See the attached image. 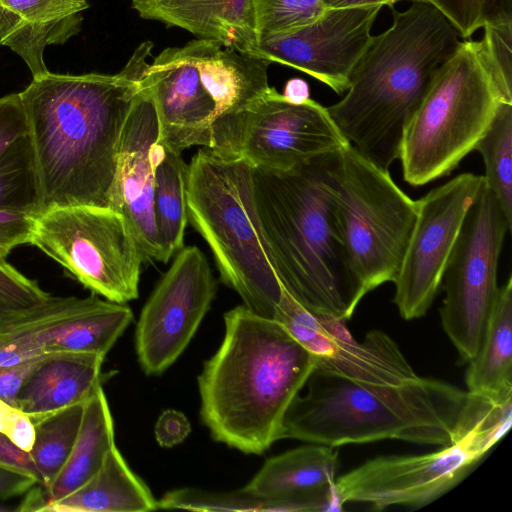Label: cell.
Segmentation results:
<instances>
[{"label":"cell","instance_id":"7a4b0ae2","mask_svg":"<svg viewBox=\"0 0 512 512\" xmlns=\"http://www.w3.org/2000/svg\"><path fill=\"white\" fill-rule=\"evenodd\" d=\"M224 324L223 341L198 377L201 420L216 441L262 454L280 440L315 359L281 323L244 305L227 311Z\"/></svg>","mask_w":512,"mask_h":512},{"label":"cell","instance_id":"30bf717a","mask_svg":"<svg viewBox=\"0 0 512 512\" xmlns=\"http://www.w3.org/2000/svg\"><path fill=\"white\" fill-rule=\"evenodd\" d=\"M511 227L484 183L467 211L441 282V324L464 363L477 354L496 300L499 257Z\"/></svg>","mask_w":512,"mask_h":512},{"label":"cell","instance_id":"7dc6e473","mask_svg":"<svg viewBox=\"0 0 512 512\" xmlns=\"http://www.w3.org/2000/svg\"><path fill=\"white\" fill-rule=\"evenodd\" d=\"M7 510H9V508L1 507V506H0V511H7Z\"/></svg>","mask_w":512,"mask_h":512},{"label":"cell","instance_id":"83f0119b","mask_svg":"<svg viewBox=\"0 0 512 512\" xmlns=\"http://www.w3.org/2000/svg\"><path fill=\"white\" fill-rule=\"evenodd\" d=\"M153 208L156 229L162 249L163 262L183 248L187 215L188 164L176 153L154 146ZM153 154V153H152Z\"/></svg>","mask_w":512,"mask_h":512},{"label":"cell","instance_id":"b9f144b4","mask_svg":"<svg viewBox=\"0 0 512 512\" xmlns=\"http://www.w3.org/2000/svg\"><path fill=\"white\" fill-rule=\"evenodd\" d=\"M0 466L19 470L35 477L42 486L41 476L29 452L17 446L8 436L0 432Z\"/></svg>","mask_w":512,"mask_h":512},{"label":"cell","instance_id":"ac0fdd59","mask_svg":"<svg viewBox=\"0 0 512 512\" xmlns=\"http://www.w3.org/2000/svg\"><path fill=\"white\" fill-rule=\"evenodd\" d=\"M182 48L215 103L209 149L240 157L247 113L271 89L267 74L270 61L209 39L199 38Z\"/></svg>","mask_w":512,"mask_h":512},{"label":"cell","instance_id":"277c9868","mask_svg":"<svg viewBox=\"0 0 512 512\" xmlns=\"http://www.w3.org/2000/svg\"><path fill=\"white\" fill-rule=\"evenodd\" d=\"M336 153L287 171L252 166V177L264 239L283 289L309 311L347 321L365 295L336 220L331 173Z\"/></svg>","mask_w":512,"mask_h":512},{"label":"cell","instance_id":"f546056e","mask_svg":"<svg viewBox=\"0 0 512 512\" xmlns=\"http://www.w3.org/2000/svg\"><path fill=\"white\" fill-rule=\"evenodd\" d=\"M477 150L485 166V183L512 224V104L500 102Z\"/></svg>","mask_w":512,"mask_h":512},{"label":"cell","instance_id":"4316f807","mask_svg":"<svg viewBox=\"0 0 512 512\" xmlns=\"http://www.w3.org/2000/svg\"><path fill=\"white\" fill-rule=\"evenodd\" d=\"M467 392L492 400L512 398V277L498 289L475 357L465 374Z\"/></svg>","mask_w":512,"mask_h":512},{"label":"cell","instance_id":"1f68e13d","mask_svg":"<svg viewBox=\"0 0 512 512\" xmlns=\"http://www.w3.org/2000/svg\"><path fill=\"white\" fill-rule=\"evenodd\" d=\"M258 43L287 34L318 20L326 11L322 0H252Z\"/></svg>","mask_w":512,"mask_h":512},{"label":"cell","instance_id":"4dcf8cb0","mask_svg":"<svg viewBox=\"0 0 512 512\" xmlns=\"http://www.w3.org/2000/svg\"><path fill=\"white\" fill-rule=\"evenodd\" d=\"M38 186L28 136L12 142L0 154V210L37 215Z\"/></svg>","mask_w":512,"mask_h":512},{"label":"cell","instance_id":"2e32d148","mask_svg":"<svg viewBox=\"0 0 512 512\" xmlns=\"http://www.w3.org/2000/svg\"><path fill=\"white\" fill-rule=\"evenodd\" d=\"M348 145L326 107L311 98L291 102L271 87L247 113L239 156L253 167L287 171Z\"/></svg>","mask_w":512,"mask_h":512},{"label":"cell","instance_id":"cb8c5ba5","mask_svg":"<svg viewBox=\"0 0 512 512\" xmlns=\"http://www.w3.org/2000/svg\"><path fill=\"white\" fill-rule=\"evenodd\" d=\"M105 355L92 352L50 353L17 396V408L32 423L61 409L85 403L101 386Z\"/></svg>","mask_w":512,"mask_h":512},{"label":"cell","instance_id":"8fae6325","mask_svg":"<svg viewBox=\"0 0 512 512\" xmlns=\"http://www.w3.org/2000/svg\"><path fill=\"white\" fill-rule=\"evenodd\" d=\"M132 320L126 303L50 295L0 320V367L56 352L106 356Z\"/></svg>","mask_w":512,"mask_h":512},{"label":"cell","instance_id":"74e56055","mask_svg":"<svg viewBox=\"0 0 512 512\" xmlns=\"http://www.w3.org/2000/svg\"><path fill=\"white\" fill-rule=\"evenodd\" d=\"M27 135V120L20 93L0 97V154Z\"/></svg>","mask_w":512,"mask_h":512},{"label":"cell","instance_id":"5bb4252c","mask_svg":"<svg viewBox=\"0 0 512 512\" xmlns=\"http://www.w3.org/2000/svg\"><path fill=\"white\" fill-rule=\"evenodd\" d=\"M441 447L422 455L380 456L352 469L336 479L339 506H425L459 484L486 455L466 437Z\"/></svg>","mask_w":512,"mask_h":512},{"label":"cell","instance_id":"44dd1931","mask_svg":"<svg viewBox=\"0 0 512 512\" xmlns=\"http://www.w3.org/2000/svg\"><path fill=\"white\" fill-rule=\"evenodd\" d=\"M337 468L338 451L313 443L267 459L243 488L263 501L262 512L338 510Z\"/></svg>","mask_w":512,"mask_h":512},{"label":"cell","instance_id":"ab89813d","mask_svg":"<svg viewBox=\"0 0 512 512\" xmlns=\"http://www.w3.org/2000/svg\"><path fill=\"white\" fill-rule=\"evenodd\" d=\"M0 432L17 446L29 452L35 436L34 425L27 414L0 398Z\"/></svg>","mask_w":512,"mask_h":512},{"label":"cell","instance_id":"6da1fadb","mask_svg":"<svg viewBox=\"0 0 512 512\" xmlns=\"http://www.w3.org/2000/svg\"><path fill=\"white\" fill-rule=\"evenodd\" d=\"M141 43L113 75L33 77L20 93L38 186L37 215L63 206L115 210L119 146L150 63Z\"/></svg>","mask_w":512,"mask_h":512},{"label":"cell","instance_id":"ba28073f","mask_svg":"<svg viewBox=\"0 0 512 512\" xmlns=\"http://www.w3.org/2000/svg\"><path fill=\"white\" fill-rule=\"evenodd\" d=\"M331 173L335 213L350 269L364 295L393 282L417 217V204L383 170L348 145Z\"/></svg>","mask_w":512,"mask_h":512},{"label":"cell","instance_id":"603a6c76","mask_svg":"<svg viewBox=\"0 0 512 512\" xmlns=\"http://www.w3.org/2000/svg\"><path fill=\"white\" fill-rule=\"evenodd\" d=\"M141 18L260 56L252 0H132Z\"/></svg>","mask_w":512,"mask_h":512},{"label":"cell","instance_id":"ffe728a7","mask_svg":"<svg viewBox=\"0 0 512 512\" xmlns=\"http://www.w3.org/2000/svg\"><path fill=\"white\" fill-rule=\"evenodd\" d=\"M157 139L158 120L154 103L141 80V89L121 134L115 211L126 219L145 262H163L153 208L152 153Z\"/></svg>","mask_w":512,"mask_h":512},{"label":"cell","instance_id":"52a82bcc","mask_svg":"<svg viewBox=\"0 0 512 512\" xmlns=\"http://www.w3.org/2000/svg\"><path fill=\"white\" fill-rule=\"evenodd\" d=\"M500 102L477 41L463 40L404 127V180L422 186L450 174L474 150Z\"/></svg>","mask_w":512,"mask_h":512},{"label":"cell","instance_id":"d4e9b609","mask_svg":"<svg viewBox=\"0 0 512 512\" xmlns=\"http://www.w3.org/2000/svg\"><path fill=\"white\" fill-rule=\"evenodd\" d=\"M115 446L114 424L102 385L84 403L81 426L73 449L51 485L28 491L17 511H41L49 502L72 493L101 467Z\"/></svg>","mask_w":512,"mask_h":512},{"label":"cell","instance_id":"9a60e30c","mask_svg":"<svg viewBox=\"0 0 512 512\" xmlns=\"http://www.w3.org/2000/svg\"><path fill=\"white\" fill-rule=\"evenodd\" d=\"M273 318L313 355L317 370L376 385H397L418 377L383 331L372 330L357 341L345 321L309 311L284 289Z\"/></svg>","mask_w":512,"mask_h":512},{"label":"cell","instance_id":"9c48e42d","mask_svg":"<svg viewBox=\"0 0 512 512\" xmlns=\"http://www.w3.org/2000/svg\"><path fill=\"white\" fill-rule=\"evenodd\" d=\"M31 245L93 294L127 303L145 262L124 216L110 208L63 206L36 215Z\"/></svg>","mask_w":512,"mask_h":512},{"label":"cell","instance_id":"7402d4cb","mask_svg":"<svg viewBox=\"0 0 512 512\" xmlns=\"http://www.w3.org/2000/svg\"><path fill=\"white\" fill-rule=\"evenodd\" d=\"M87 0H0V43L17 53L33 77L48 72L44 49L81 29Z\"/></svg>","mask_w":512,"mask_h":512},{"label":"cell","instance_id":"e0dca14e","mask_svg":"<svg viewBox=\"0 0 512 512\" xmlns=\"http://www.w3.org/2000/svg\"><path fill=\"white\" fill-rule=\"evenodd\" d=\"M381 5L327 8L315 22L258 43L260 57L298 69L342 94L367 48Z\"/></svg>","mask_w":512,"mask_h":512},{"label":"cell","instance_id":"7c38bea8","mask_svg":"<svg viewBox=\"0 0 512 512\" xmlns=\"http://www.w3.org/2000/svg\"><path fill=\"white\" fill-rule=\"evenodd\" d=\"M484 183L483 175L462 173L416 201L415 224L393 281V301L402 318L412 320L427 313L467 211Z\"/></svg>","mask_w":512,"mask_h":512},{"label":"cell","instance_id":"8992f818","mask_svg":"<svg viewBox=\"0 0 512 512\" xmlns=\"http://www.w3.org/2000/svg\"><path fill=\"white\" fill-rule=\"evenodd\" d=\"M253 167L201 148L187 172L188 222L207 242L222 282L249 310L273 318L283 287L257 213Z\"/></svg>","mask_w":512,"mask_h":512},{"label":"cell","instance_id":"836d02e7","mask_svg":"<svg viewBox=\"0 0 512 512\" xmlns=\"http://www.w3.org/2000/svg\"><path fill=\"white\" fill-rule=\"evenodd\" d=\"M479 53L501 102L512 104V21L486 22Z\"/></svg>","mask_w":512,"mask_h":512},{"label":"cell","instance_id":"60d3db41","mask_svg":"<svg viewBox=\"0 0 512 512\" xmlns=\"http://www.w3.org/2000/svg\"><path fill=\"white\" fill-rule=\"evenodd\" d=\"M191 431L187 417L175 409L163 411L155 424V438L162 447L171 448L182 443Z\"/></svg>","mask_w":512,"mask_h":512},{"label":"cell","instance_id":"f1b7e54d","mask_svg":"<svg viewBox=\"0 0 512 512\" xmlns=\"http://www.w3.org/2000/svg\"><path fill=\"white\" fill-rule=\"evenodd\" d=\"M84 403L52 413L34 423V442L29 454L48 488L66 463L75 444L83 417Z\"/></svg>","mask_w":512,"mask_h":512},{"label":"cell","instance_id":"5b68a950","mask_svg":"<svg viewBox=\"0 0 512 512\" xmlns=\"http://www.w3.org/2000/svg\"><path fill=\"white\" fill-rule=\"evenodd\" d=\"M289 405L280 439L337 447L385 439L445 446L456 441L469 393L418 376L397 385L348 380L314 369Z\"/></svg>","mask_w":512,"mask_h":512},{"label":"cell","instance_id":"f35d334b","mask_svg":"<svg viewBox=\"0 0 512 512\" xmlns=\"http://www.w3.org/2000/svg\"><path fill=\"white\" fill-rule=\"evenodd\" d=\"M47 356L48 354H42L0 367V398L17 408L16 400L19 392Z\"/></svg>","mask_w":512,"mask_h":512},{"label":"cell","instance_id":"bcb514c9","mask_svg":"<svg viewBox=\"0 0 512 512\" xmlns=\"http://www.w3.org/2000/svg\"><path fill=\"white\" fill-rule=\"evenodd\" d=\"M326 8H348L371 5H388L392 7L395 3L403 0H322ZM414 1V0H411Z\"/></svg>","mask_w":512,"mask_h":512},{"label":"cell","instance_id":"ee69618b","mask_svg":"<svg viewBox=\"0 0 512 512\" xmlns=\"http://www.w3.org/2000/svg\"><path fill=\"white\" fill-rule=\"evenodd\" d=\"M483 24L494 21H512V0H483Z\"/></svg>","mask_w":512,"mask_h":512},{"label":"cell","instance_id":"d590c367","mask_svg":"<svg viewBox=\"0 0 512 512\" xmlns=\"http://www.w3.org/2000/svg\"><path fill=\"white\" fill-rule=\"evenodd\" d=\"M436 8L464 40L483 26V0H418Z\"/></svg>","mask_w":512,"mask_h":512},{"label":"cell","instance_id":"e575fe53","mask_svg":"<svg viewBox=\"0 0 512 512\" xmlns=\"http://www.w3.org/2000/svg\"><path fill=\"white\" fill-rule=\"evenodd\" d=\"M49 296L36 281L21 274L7 261H0V320Z\"/></svg>","mask_w":512,"mask_h":512},{"label":"cell","instance_id":"f6af8a7d","mask_svg":"<svg viewBox=\"0 0 512 512\" xmlns=\"http://www.w3.org/2000/svg\"><path fill=\"white\" fill-rule=\"evenodd\" d=\"M282 95L291 102L301 103L309 98V88L303 80L291 79L286 83Z\"/></svg>","mask_w":512,"mask_h":512},{"label":"cell","instance_id":"d6986e66","mask_svg":"<svg viewBox=\"0 0 512 512\" xmlns=\"http://www.w3.org/2000/svg\"><path fill=\"white\" fill-rule=\"evenodd\" d=\"M142 83L158 120L156 145L176 153L191 146L211 147L215 103L182 47L163 50L149 64Z\"/></svg>","mask_w":512,"mask_h":512},{"label":"cell","instance_id":"7bdbcfd3","mask_svg":"<svg viewBox=\"0 0 512 512\" xmlns=\"http://www.w3.org/2000/svg\"><path fill=\"white\" fill-rule=\"evenodd\" d=\"M39 485L35 477L19 470L0 466V500L22 495Z\"/></svg>","mask_w":512,"mask_h":512},{"label":"cell","instance_id":"3957f363","mask_svg":"<svg viewBox=\"0 0 512 512\" xmlns=\"http://www.w3.org/2000/svg\"><path fill=\"white\" fill-rule=\"evenodd\" d=\"M393 11L354 66L345 96L326 107L340 133L383 170L399 159L404 127L463 39L432 5Z\"/></svg>","mask_w":512,"mask_h":512},{"label":"cell","instance_id":"4fadbf2b","mask_svg":"<svg viewBox=\"0 0 512 512\" xmlns=\"http://www.w3.org/2000/svg\"><path fill=\"white\" fill-rule=\"evenodd\" d=\"M216 281L196 246L178 251L142 308L135 332L141 369L160 375L184 352L210 309Z\"/></svg>","mask_w":512,"mask_h":512},{"label":"cell","instance_id":"8d00e7d4","mask_svg":"<svg viewBox=\"0 0 512 512\" xmlns=\"http://www.w3.org/2000/svg\"><path fill=\"white\" fill-rule=\"evenodd\" d=\"M35 219L31 213L0 210V261L15 247L31 243Z\"/></svg>","mask_w":512,"mask_h":512},{"label":"cell","instance_id":"484cf974","mask_svg":"<svg viewBox=\"0 0 512 512\" xmlns=\"http://www.w3.org/2000/svg\"><path fill=\"white\" fill-rule=\"evenodd\" d=\"M158 500L127 465L116 445L99 470L82 486L47 503L44 512H147Z\"/></svg>","mask_w":512,"mask_h":512},{"label":"cell","instance_id":"d6a6232c","mask_svg":"<svg viewBox=\"0 0 512 512\" xmlns=\"http://www.w3.org/2000/svg\"><path fill=\"white\" fill-rule=\"evenodd\" d=\"M263 501L244 488L236 491H210L180 488L158 500V508L205 512H262Z\"/></svg>","mask_w":512,"mask_h":512}]
</instances>
